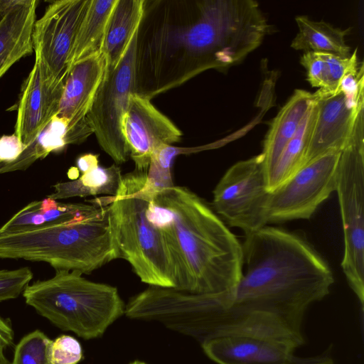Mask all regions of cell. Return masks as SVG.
I'll return each mask as SVG.
<instances>
[{
  "mask_svg": "<svg viewBox=\"0 0 364 364\" xmlns=\"http://www.w3.org/2000/svg\"><path fill=\"white\" fill-rule=\"evenodd\" d=\"M14 341V331L11 323L0 316V356H4V350Z\"/></svg>",
  "mask_w": 364,
  "mask_h": 364,
  "instance_id": "obj_31",
  "label": "cell"
},
{
  "mask_svg": "<svg viewBox=\"0 0 364 364\" xmlns=\"http://www.w3.org/2000/svg\"><path fill=\"white\" fill-rule=\"evenodd\" d=\"M25 149L18 137L13 134L0 137V163L15 161Z\"/></svg>",
  "mask_w": 364,
  "mask_h": 364,
  "instance_id": "obj_30",
  "label": "cell"
},
{
  "mask_svg": "<svg viewBox=\"0 0 364 364\" xmlns=\"http://www.w3.org/2000/svg\"><path fill=\"white\" fill-rule=\"evenodd\" d=\"M139 31L135 32L120 62L113 68L107 66L86 118L99 145L117 164L126 162L129 156L123 119L130 95L136 92Z\"/></svg>",
  "mask_w": 364,
  "mask_h": 364,
  "instance_id": "obj_8",
  "label": "cell"
},
{
  "mask_svg": "<svg viewBox=\"0 0 364 364\" xmlns=\"http://www.w3.org/2000/svg\"><path fill=\"white\" fill-rule=\"evenodd\" d=\"M83 358L79 341L69 335H60L52 341L51 364H77Z\"/></svg>",
  "mask_w": 364,
  "mask_h": 364,
  "instance_id": "obj_29",
  "label": "cell"
},
{
  "mask_svg": "<svg viewBox=\"0 0 364 364\" xmlns=\"http://www.w3.org/2000/svg\"><path fill=\"white\" fill-rule=\"evenodd\" d=\"M245 237V272L231 291L206 296L200 335L205 341L229 336L268 338L300 347L304 314L329 294L333 273L295 232L266 225Z\"/></svg>",
  "mask_w": 364,
  "mask_h": 364,
  "instance_id": "obj_1",
  "label": "cell"
},
{
  "mask_svg": "<svg viewBox=\"0 0 364 364\" xmlns=\"http://www.w3.org/2000/svg\"><path fill=\"white\" fill-rule=\"evenodd\" d=\"M77 168L82 173L88 172L99 166L98 155L87 154L77 159Z\"/></svg>",
  "mask_w": 364,
  "mask_h": 364,
  "instance_id": "obj_32",
  "label": "cell"
},
{
  "mask_svg": "<svg viewBox=\"0 0 364 364\" xmlns=\"http://www.w3.org/2000/svg\"><path fill=\"white\" fill-rule=\"evenodd\" d=\"M107 61L102 52L85 58L70 69L57 117L68 122L66 144H77L92 134L87 115L103 80Z\"/></svg>",
  "mask_w": 364,
  "mask_h": 364,
  "instance_id": "obj_15",
  "label": "cell"
},
{
  "mask_svg": "<svg viewBox=\"0 0 364 364\" xmlns=\"http://www.w3.org/2000/svg\"><path fill=\"white\" fill-rule=\"evenodd\" d=\"M0 364H11V363L5 356H0Z\"/></svg>",
  "mask_w": 364,
  "mask_h": 364,
  "instance_id": "obj_34",
  "label": "cell"
},
{
  "mask_svg": "<svg viewBox=\"0 0 364 364\" xmlns=\"http://www.w3.org/2000/svg\"><path fill=\"white\" fill-rule=\"evenodd\" d=\"M341 151L314 159L270 192L267 224L309 219L336 190Z\"/></svg>",
  "mask_w": 364,
  "mask_h": 364,
  "instance_id": "obj_11",
  "label": "cell"
},
{
  "mask_svg": "<svg viewBox=\"0 0 364 364\" xmlns=\"http://www.w3.org/2000/svg\"><path fill=\"white\" fill-rule=\"evenodd\" d=\"M87 203H64L48 197L32 201L20 210L19 220L27 230L48 224L79 220L95 213L102 205L96 199Z\"/></svg>",
  "mask_w": 364,
  "mask_h": 364,
  "instance_id": "obj_22",
  "label": "cell"
},
{
  "mask_svg": "<svg viewBox=\"0 0 364 364\" xmlns=\"http://www.w3.org/2000/svg\"><path fill=\"white\" fill-rule=\"evenodd\" d=\"M344 235L341 267L348 283L364 306V112L341 151L336 190Z\"/></svg>",
  "mask_w": 364,
  "mask_h": 364,
  "instance_id": "obj_7",
  "label": "cell"
},
{
  "mask_svg": "<svg viewBox=\"0 0 364 364\" xmlns=\"http://www.w3.org/2000/svg\"><path fill=\"white\" fill-rule=\"evenodd\" d=\"M145 1L117 0L109 16L102 53L107 68H114L122 59L145 15Z\"/></svg>",
  "mask_w": 364,
  "mask_h": 364,
  "instance_id": "obj_19",
  "label": "cell"
},
{
  "mask_svg": "<svg viewBox=\"0 0 364 364\" xmlns=\"http://www.w3.org/2000/svg\"><path fill=\"white\" fill-rule=\"evenodd\" d=\"M299 31L291 47L305 52L331 53L342 58L350 55V48L345 37L350 28L341 29L325 21H315L307 16H296Z\"/></svg>",
  "mask_w": 364,
  "mask_h": 364,
  "instance_id": "obj_20",
  "label": "cell"
},
{
  "mask_svg": "<svg viewBox=\"0 0 364 364\" xmlns=\"http://www.w3.org/2000/svg\"><path fill=\"white\" fill-rule=\"evenodd\" d=\"M90 0L50 2L34 24L32 41L35 61L53 84H65L77 34Z\"/></svg>",
  "mask_w": 364,
  "mask_h": 364,
  "instance_id": "obj_12",
  "label": "cell"
},
{
  "mask_svg": "<svg viewBox=\"0 0 364 364\" xmlns=\"http://www.w3.org/2000/svg\"><path fill=\"white\" fill-rule=\"evenodd\" d=\"M151 223L164 233L176 269L175 289L199 294L230 291L243 272L242 245L196 193L173 186L154 197Z\"/></svg>",
  "mask_w": 364,
  "mask_h": 364,
  "instance_id": "obj_2",
  "label": "cell"
},
{
  "mask_svg": "<svg viewBox=\"0 0 364 364\" xmlns=\"http://www.w3.org/2000/svg\"><path fill=\"white\" fill-rule=\"evenodd\" d=\"M363 63L341 80L332 93L318 90L314 94L316 117L304 166L347 143L360 112L364 110Z\"/></svg>",
  "mask_w": 364,
  "mask_h": 364,
  "instance_id": "obj_10",
  "label": "cell"
},
{
  "mask_svg": "<svg viewBox=\"0 0 364 364\" xmlns=\"http://www.w3.org/2000/svg\"><path fill=\"white\" fill-rule=\"evenodd\" d=\"M215 213L245 237L267 225L270 192L262 154L230 167L213 190Z\"/></svg>",
  "mask_w": 364,
  "mask_h": 364,
  "instance_id": "obj_9",
  "label": "cell"
},
{
  "mask_svg": "<svg viewBox=\"0 0 364 364\" xmlns=\"http://www.w3.org/2000/svg\"><path fill=\"white\" fill-rule=\"evenodd\" d=\"M33 276L32 271L28 267L0 269V302L18 297Z\"/></svg>",
  "mask_w": 364,
  "mask_h": 364,
  "instance_id": "obj_28",
  "label": "cell"
},
{
  "mask_svg": "<svg viewBox=\"0 0 364 364\" xmlns=\"http://www.w3.org/2000/svg\"><path fill=\"white\" fill-rule=\"evenodd\" d=\"M67 127L66 120L55 116L37 139L15 161L0 163V173L26 170L38 159L45 158L53 151L63 149L67 145Z\"/></svg>",
  "mask_w": 364,
  "mask_h": 364,
  "instance_id": "obj_26",
  "label": "cell"
},
{
  "mask_svg": "<svg viewBox=\"0 0 364 364\" xmlns=\"http://www.w3.org/2000/svg\"><path fill=\"white\" fill-rule=\"evenodd\" d=\"M300 63L306 70L307 80L311 86L329 93L336 91L343 78L362 63L358 61L357 48L347 58L328 53L305 52Z\"/></svg>",
  "mask_w": 364,
  "mask_h": 364,
  "instance_id": "obj_21",
  "label": "cell"
},
{
  "mask_svg": "<svg viewBox=\"0 0 364 364\" xmlns=\"http://www.w3.org/2000/svg\"><path fill=\"white\" fill-rule=\"evenodd\" d=\"M36 0H11L0 21V79L21 58L33 51Z\"/></svg>",
  "mask_w": 364,
  "mask_h": 364,
  "instance_id": "obj_17",
  "label": "cell"
},
{
  "mask_svg": "<svg viewBox=\"0 0 364 364\" xmlns=\"http://www.w3.org/2000/svg\"><path fill=\"white\" fill-rule=\"evenodd\" d=\"M117 1L90 0L77 34L70 58L69 70L76 63L102 52L107 25Z\"/></svg>",
  "mask_w": 364,
  "mask_h": 364,
  "instance_id": "obj_23",
  "label": "cell"
},
{
  "mask_svg": "<svg viewBox=\"0 0 364 364\" xmlns=\"http://www.w3.org/2000/svg\"><path fill=\"white\" fill-rule=\"evenodd\" d=\"M121 169L116 164L98 166L79 178L53 185L54 191L47 197L58 200L73 197L107 195L115 196L122 182Z\"/></svg>",
  "mask_w": 364,
  "mask_h": 364,
  "instance_id": "obj_25",
  "label": "cell"
},
{
  "mask_svg": "<svg viewBox=\"0 0 364 364\" xmlns=\"http://www.w3.org/2000/svg\"><path fill=\"white\" fill-rule=\"evenodd\" d=\"M314 100L313 93L296 90L274 118L264 138L261 153L267 177L287 144L296 134Z\"/></svg>",
  "mask_w": 364,
  "mask_h": 364,
  "instance_id": "obj_18",
  "label": "cell"
},
{
  "mask_svg": "<svg viewBox=\"0 0 364 364\" xmlns=\"http://www.w3.org/2000/svg\"><path fill=\"white\" fill-rule=\"evenodd\" d=\"M205 354L218 364H333L331 348L311 357L294 355L295 344L248 336L218 337L201 343Z\"/></svg>",
  "mask_w": 364,
  "mask_h": 364,
  "instance_id": "obj_14",
  "label": "cell"
},
{
  "mask_svg": "<svg viewBox=\"0 0 364 364\" xmlns=\"http://www.w3.org/2000/svg\"><path fill=\"white\" fill-rule=\"evenodd\" d=\"M146 173L135 169L124 175L117 195L107 196L120 257L142 282L176 288V264L166 236L146 216L148 203L154 197L144 187Z\"/></svg>",
  "mask_w": 364,
  "mask_h": 364,
  "instance_id": "obj_6",
  "label": "cell"
},
{
  "mask_svg": "<svg viewBox=\"0 0 364 364\" xmlns=\"http://www.w3.org/2000/svg\"><path fill=\"white\" fill-rule=\"evenodd\" d=\"M82 274L55 270V275L27 285L26 303L54 326L86 340L102 336L125 313L116 287L88 280Z\"/></svg>",
  "mask_w": 364,
  "mask_h": 364,
  "instance_id": "obj_5",
  "label": "cell"
},
{
  "mask_svg": "<svg viewBox=\"0 0 364 364\" xmlns=\"http://www.w3.org/2000/svg\"><path fill=\"white\" fill-rule=\"evenodd\" d=\"M0 258L45 262L82 274L121 259L110 203L79 220L0 232Z\"/></svg>",
  "mask_w": 364,
  "mask_h": 364,
  "instance_id": "obj_3",
  "label": "cell"
},
{
  "mask_svg": "<svg viewBox=\"0 0 364 364\" xmlns=\"http://www.w3.org/2000/svg\"><path fill=\"white\" fill-rule=\"evenodd\" d=\"M123 134L135 169L147 171L154 154L163 146L178 142L181 131L150 101L149 97L130 95L123 119Z\"/></svg>",
  "mask_w": 364,
  "mask_h": 364,
  "instance_id": "obj_13",
  "label": "cell"
},
{
  "mask_svg": "<svg viewBox=\"0 0 364 364\" xmlns=\"http://www.w3.org/2000/svg\"><path fill=\"white\" fill-rule=\"evenodd\" d=\"M316 110L314 98L296 134L287 144L274 167L267 177V188L269 192L276 189L304 166L316 117Z\"/></svg>",
  "mask_w": 364,
  "mask_h": 364,
  "instance_id": "obj_24",
  "label": "cell"
},
{
  "mask_svg": "<svg viewBox=\"0 0 364 364\" xmlns=\"http://www.w3.org/2000/svg\"><path fill=\"white\" fill-rule=\"evenodd\" d=\"M64 85H55L49 81L35 61L22 85L16 108L14 134L25 149L57 115Z\"/></svg>",
  "mask_w": 364,
  "mask_h": 364,
  "instance_id": "obj_16",
  "label": "cell"
},
{
  "mask_svg": "<svg viewBox=\"0 0 364 364\" xmlns=\"http://www.w3.org/2000/svg\"><path fill=\"white\" fill-rule=\"evenodd\" d=\"M194 16L176 35L193 74L240 63L262 43L268 23L253 0L195 2Z\"/></svg>",
  "mask_w": 364,
  "mask_h": 364,
  "instance_id": "obj_4",
  "label": "cell"
},
{
  "mask_svg": "<svg viewBox=\"0 0 364 364\" xmlns=\"http://www.w3.org/2000/svg\"><path fill=\"white\" fill-rule=\"evenodd\" d=\"M11 0H0V21L6 12Z\"/></svg>",
  "mask_w": 364,
  "mask_h": 364,
  "instance_id": "obj_33",
  "label": "cell"
},
{
  "mask_svg": "<svg viewBox=\"0 0 364 364\" xmlns=\"http://www.w3.org/2000/svg\"><path fill=\"white\" fill-rule=\"evenodd\" d=\"M129 364H146V363L144 362H142V361L135 360V361L130 363Z\"/></svg>",
  "mask_w": 364,
  "mask_h": 364,
  "instance_id": "obj_35",
  "label": "cell"
},
{
  "mask_svg": "<svg viewBox=\"0 0 364 364\" xmlns=\"http://www.w3.org/2000/svg\"><path fill=\"white\" fill-rule=\"evenodd\" d=\"M52 341L39 330L26 335L15 348L11 364H51Z\"/></svg>",
  "mask_w": 364,
  "mask_h": 364,
  "instance_id": "obj_27",
  "label": "cell"
}]
</instances>
